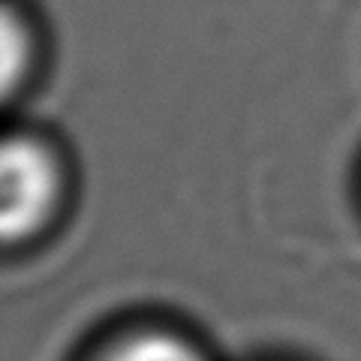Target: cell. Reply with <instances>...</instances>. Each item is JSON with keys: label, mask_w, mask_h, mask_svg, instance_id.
Returning <instances> with one entry per match:
<instances>
[{"label": "cell", "mask_w": 361, "mask_h": 361, "mask_svg": "<svg viewBox=\"0 0 361 361\" xmlns=\"http://www.w3.org/2000/svg\"><path fill=\"white\" fill-rule=\"evenodd\" d=\"M103 361H202L184 341L166 334H142L118 343Z\"/></svg>", "instance_id": "cell-2"}, {"label": "cell", "mask_w": 361, "mask_h": 361, "mask_svg": "<svg viewBox=\"0 0 361 361\" xmlns=\"http://www.w3.org/2000/svg\"><path fill=\"white\" fill-rule=\"evenodd\" d=\"M58 199V166L33 139H9L0 157V232L6 244L27 238L49 220Z\"/></svg>", "instance_id": "cell-1"}, {"label": "cell", "mask_w": 361, "mask_h": 361, "mask_svg": "<svg viewBox=\"0 0 361 361\" xmlns=\"http://www.w3.org/2000/svg\"><path fill=\"white\" fill-rule=\"evenodd\" d=\"M27 58V42H25V30L13 18V13H6L4 18V78L6 87H13V78L18 75V61Z\"/></svg>", "instance_id": "cell-3"}]
</instances>
